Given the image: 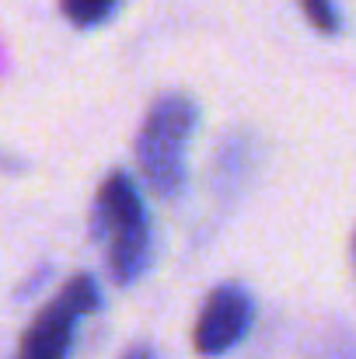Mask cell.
Masks as SVG:
<instances>
[{"instance_id":"cell-1","label":"cell","mask_w":356,"mask_h":359,"mask_svg":"<svg viewBox=\"0 0 356 359\" xmlns=\"http://www.w3.org/2000/svg\"><path fill=\"white\" fill-rule=\"evenodd\" d=\"M91 238L105 251V269L116 286H133L154 258L150 210L140 185L126 171H109L91 210Z\"/></svg>"},{"instance_id":"cell-2","label":"cell","mask_w":356,"mask_h":359,"mask_svg":"<svg viewBox=\"0 0 356 359\" xmlns=\"http://www.w3.org/2000/svg\"><path fill=\"white\" fill-rule=\"evenodd\" d=\"M196 126H199V105L189 95L171 91V95H161L147 109L136 129L133 157H136L140 178L164 203L182 199L189 185V140Z\"/></svg>"},{"instance_id":"cell-3","label":"cell","mask_w":356,"mask_h":359,"mask_svg":"<svg viewBox=\"0 0 356 359\" xmlns=\"http://www.w3.org/2000/svg\"><path fill=\"white\" fill-rule=\"evenodd\" d=\"M105 293L91 272H77L63 283V290L32 318L18 342V359H70L77 325L88 314H98Z\"/></svg>"},{"instance_id":"cell-4","label":"cell","mask_w":356,"mask_h":359,"mask_svg":"<svg viewBox=\"0 0 356 359\" xmlns=\"http://www.w3.org/2000/svg\"><path fill=\"white\" fill-rule=\"evenodd\" d=\"M251 325H255V297L241 283H220L203 300V311L192 328V349L206 359L224 356L248 339Z\"/></svg>"},{"instance_id":"cell-5","label":"cell","mask_w":356,"mask_h":359,"mask_svg":"<svg viewBox=\"0 0 356 359\" xmlns=\"http://www.w3.org/2000/svg\"><path fill=\"white\" fill-rule=\"evenodd\" d=\"M119 4L122 0H60V11L74 28H98L116 14Z\"/></svg>"},{"instance_id":"cell-6","label":"cell","mask_w":356,"mask_h":359,"mask_svg":"<svg viewBox=\"0 0 356 359\" xmlns=\"http://www.w3.org/2000/svg\"><path fill=\"white\" fill-rule=\"evenodd\" d=\"M297 4H301L304 18H308L322 35H336V32L343 28V14H339L336 0H297Z\"/></svg>"},{"instance_id":"cell-7","label":"cell","mask_w":356,"mask_h":359,"mask_svg":"<svg viewBox=\"0 0 356 359\" xmlns=\"http://www.w3.org/2000/svg\"><path fill=\"white\" fill-rule=\"evenodd\" d=\"M122 359H157V353H154L150 346H143V342H140V346H129V349L122 353Z\"/></svg>"},{"instance_id":"cell-8","label":"cell","mask_w":356,"mask_h":359,"mask_svg":"<svg viewBox=\"0 0 356 359\" xmlns=\"http://www.w3.org/2000/svg\"><path fill=\"white\" fill-rule=\"evenodd\" d=\"M350 258H353V265H356V231H353V241H350Z\"/></svg>"}]
</instances>
